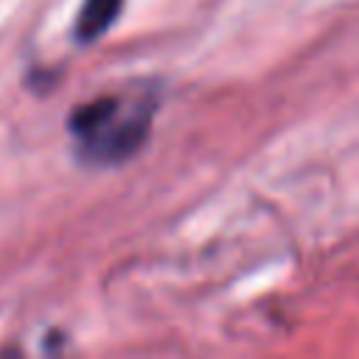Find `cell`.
<instances>
[{
  "instance_id": "obj_1",
  "label": "cell",
  "mask_w": 359,
  "mask_h": 359,
  "mask_svg": "<svg viewBox=\"0 0 359 359\" xmlns=\"http://www.w3.org/2000/svg\"><path fill=\"white\" fill-rule=\"evenodd\" d=\"M154 115L151 98L98 95L70 115V135L79 143L81 160L93 165H112L129 160L149 137Z\"/></svg>"
},
{
  "instance_id": "obj_2",
  "label": "cell",
  "mask_w": 359,
  "mask_h": 359,
  "mask_svg": "<svg viewBox=\"0 0 359 359\" xmlns=\"http://www.w3.org/2000/svg\"><path fill=\"white\" fill-rule=\"evenodd\" d=\"M121 8H123V0H84L76 17V39L81 45H90L98 36H104L118 20Z\"/></svg>"
}]
</instances>
